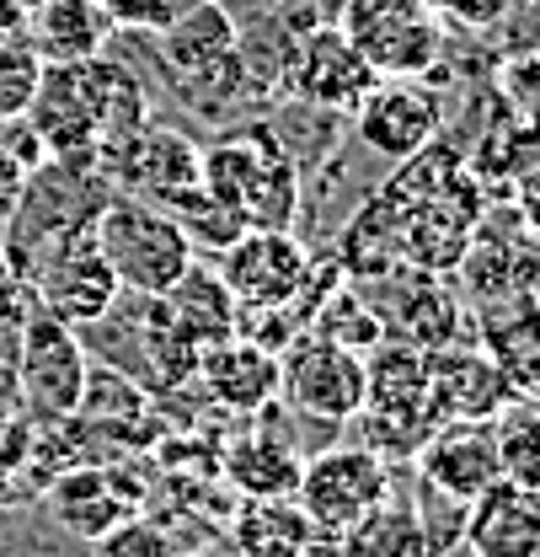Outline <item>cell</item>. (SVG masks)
Returning <instances> with one entry per match:
<instances>
[{
	"label": "cell",
	"instance_id": "cb8c5ba5",
	"mask_svg": "<svg viewBox=\"0 0 540 557\" xmlns=\"http://www.w3.org/2000/svg\"><path fill=\"white\" fill-rule=\"evenodd\" d=\"M49 504H54V520L80 542H97L102 531H113L118 520L135 515V498L113 483V472H97V467L65 472L49 493Z\"/></svg>",
	"mask_w": 540,
	"mask_h": 557
},
{
	"label": "cell",
	"instance_id": "e0dca14e",
	"mask_svg": "<svg viewBox=\"0 0 540 557\" xmlns=\"http://www.w3.org/2000/svg\"><path fill=\"white\" fill-rule=\"evenodd\" d=\"M423 359H428V408H434L439 423H450V418H498L514 403L503 370L487 359L481 344L450 338L439 348H423Z\"/></svg>",
	"mask_w": 540,
	"mask_h": 557
},
{
	"label": "cell",
	"instance_id": "f35d334b",
	"mask_svg": "<svg viewBox=\"0 0 540 557\" xmlns=\"http://www.w3.org/2000/svg\"><path fill=\"white\" fill-rule=\"evenodd\" d=\"M11 33H27V5L22 0H0V38Z\"/></svg>",
	"mask_w": 540,
	"mask_h": 557
},
{
	"label": "cell",
	"instance_id": "277c9868",
	"mask_svg": "<svg viewBox=\"0 0 540 557\" xmlns=\"http://www.w3.org/2000/svg\"><path fill=\"white\" fill-rule=\"evenodd\" d=\"M230 300L241 306V317H258V311H294L300 327H305V284H311V252L300 247L294 231H241L219 258H209Z\"/></svg>",
	"mask_w": 540,
	"mask_h": 557
},
{
	"label": "cell",
	"instance_id": "8fae6325",
	"mask_svg": "<svg viewBox=\"0 0 540 557\" xmlns=\"http://www.w3.org/2000/svg\"><path fill=\"white\" fill-rule=\"evenodd\" d=\"M353 129H359L364 150H375L386 161H406V156H417L423 145L439 139L444 102L423 81H375L364 91V102L353 108Z\"/></svg>",
	"mask_w": 540,
	"mask_h": 557
},
{
	"label": "cell",
	"instance_id": "8d00e7d4",
	"mask_svg": "<svg viewBox=\"0 0 540 557\" xmlns=\"http://www.w3.org/2000/svg\"><path fill=\"white\" fill-rule=\"evenodd\" d=\"M300 557H364L359 553V536L353 531H327V525H311V542Z\"/></svg>",
	"mask_w": 540,
	"mask_h": 557
},
{
	"label": "cell",
	"instance_id": "3957f363",
	"mask_svg": "<svg viewBox=\"0 0 540 557\" xmlns=\"http://www.w3.org/2000/svg\"><path fill=\"white\" fill-rule=\"evenodd\" d=\"M359 423L369 429V450L386 461L417 456V445L439 429L428 408V359L417 344L380 338L364 354V408Z\"/></svg>",
	"mask_w": 540,
	"mask_h": 557
},
{
	"label": "cell",
	"instance_id": "5b68a950",
	"mask_svg": "<svg viewBox=\"0 0 540 557\" xmlns=\"http://www.w3.org/2000/svg\"><path fill=\"white\" fill-rule=\"evenodd\" d=\"M278 397L300 418L348 423L364 408V354L332 344L322 333H294L278 348Z\"/></svg>",
	"mask_w": 540,
	"mask_h": 557
},
{
	"label": "cell",
	"instance_id": "60d3db41",
	"mask_svg": "<svg viewBox=\"0 0 540 557\" xmlns=\"http://www.w3.org/2000/svg\"><path fill=\"white\" fill-rule=\"evenodd\" d=\"M22 5H27V16H33V11H38V5H49V0H22Z\"/></svg>",
	"mask_w": 540,
	"mask_h": 557
},
{
	"label": "cell",
	"instance_id": "7c38bea8",
	"mask_svg": "<svg viewBox=\"0 0 540 557\" xmlns=\"http://www.w3.org/2000/svg\"><path fill=\"white\" fill-rule=\"evenodd\" d=\"M289 91L305 102V108H322V113H353L364 102V91L380 81L369 60L353 49V38L342 33L338 22L327 27H311L294 54H289Z\"/></svg>",
	"mask_w": 540,
	"mask_h": 557
},
{
	"label": "cell",
	"instance_id": "4fadbf2b",
	"mask_svg": "<svg viewBox=\"0 0 540 557\" xmlns=\"http://www.w3.org/2000/svg\"><path fill=\"white\" fill-rule=\"evenodd\" d=\"M22 124L33 129L38 150L54 161H97V102H91L86 60L43 65V81H38Z\"/></svg>",
	"mask_w": 540,
	"mask_h": 557
},
{
	"label": "cell",
	"instance_id": "d6a6232c",
	"mask_svg": "<svg viewBox=\"0 0 540 557\" xmlns=\"http://www.w3.org/2000/svg\"><path fill=\"white\" fill-rule=\"evenodd\" d=\"M412 509H417V525H423V536H428V557H450L466 542V509H472V504H461V498H450V493H439V487H428L417 478Z\"/></svg>",
	"mask_w": 540,
	"mask_h": 557
},
{
	"label": "cell",
	"instance_id": "30bf717a",
	"mask_svg": "<svg viewBox=\"0 0 540 557\" xmlns=\"http://www.w3.org/2000/svg\"><path fill=\"white\" fill-rule=\"evenodd\" d=\"M199 161H203V145H193L172 124H145L124 145L97 150V172L108 177V188L150 199V205H161L166 194H177L188 183H199Z\"/></svg>",
	"mask_w": 540,
	"mask_h": 557
},
{
	"label": "cell",
	"instance_id": "6da1fadb",
	"mask_svg": "<svg viewBox=\"0 0 540 557\" xmlns=\"http://www.w3.org/2000/svg\"><path fill=\"white\" fill-rule=\"evenodd\" d=\"M199 183L241 214L247 231H294L300 166L268 124H241L203 145Z\"/></svg>",
	"mask_w": 540,
	"mask_h": 557
},
{
	"label": "cell",
	"instance_id": "4dcf8cb0",
	"mask_svg": "<svg viewBox=\"0 0 540 557\" xmlns=\"http://www.w3.org/2000/svg\"><path fill=\"white\" fill-rule=\"evenodd\" d=\"M492 434H498L503 478L540 493V408L536 403H508L503 413L492 418Z\"/></svg>",
	"mask_w": 540,
	"mask_h": 557
},
{
	"label": "cell",
	"instance_id": "8992f818",
	"mask_svg": "<svg viewBox=\"0 0 540 557\" xmlns=\"http://www.w3.org/2000/svg\"><path fill=\"white\" fill-rule=\"evenodd\" d=\"M342 33L369 60L380 81H423L444 54V33L434 22V5H375V0H342Z\"/></svg>",
	"mask_w": 540,
	"mask_h": 557
},
{
	"label": "cell",
	"instance_id": "d4e9b609",
	"mask_svg": "<svg viewBox=\"0 0 540 557\" xmlns=\"http://www.w3.org/2000/svg\"><path fill=\"white\" fill-rule=\"evenodd\" d=\"M155 38H161V60L172 65L177 81H188V75H199V70L219 65L225 54L241 49L225 0H199L188 16H177V22H172L166 33H155Z\"/></svg>",
	"mask_w": 540,
	"mask_h": 557
},
{
	"label": "cell",
	"instance_id": "f1b7e54d",
	"mask_svg": "<svg viewBox=\"0 0 540 557\" xmlns=\"http://www.w3.org/2000/svg\"><path fill=\"white\" fill-rule=\"evenodd\" d=\"M305 327L322 333V338H332V344H342V348H353V354H369V348L386 338V322H380L375 300H364V289H353V284H338V289L311 311Z\"/></svg>",
	"mask_w": 540,
	"mask_h": 557
},
{
	"label": "cell",
	"instance_id": "4316f807",
	"mask_svg": "<svg viewBox=\"0 0 540 557\" xmlns=\"http://www.w3.org/2000/svg\"><path fill=\"white\" fill-rule=\"evenodd\" d=\"M311 542V515L294 498H247L230 520L236 557H300Z\"/></svg>",
	"mask_w": 540,
	"mask_h": 557
},
{
	"label": "cell",
	"instance_id": "484cf974",
	"mask_svg": "<svg viewBox=\"0 0 540 557\" xmlns=\"http://www.w3.org/2000/svg\"><path fill=\"white\" fill-rule=\"evenodd\" d=\"M86 81H91V102H97V150H113L150 124V97H145V86L129 65L91 54Z\"/></svg>",
	"mask_w": 540,
	"mask_h": 557
},
{
	"label": "cell",
	"instance_id": "7402d4cb",
	"mask_svg": "<svg viewBox=\"0 0 540 557\" xmlns=\"http://www.w3.org/2000/svg\"><path fill=\"white\" fill-rule=\"evenodd\" d=\"M33 49L43 54V65H75L91 54H108L113 22L102 11V0H49L27 16Z\"/></svg>",
	"mask_w": 540,
	"mask_h": 557
},
{
	"label": "cell",
	"instance_id": "52a82bcc",
	"mask_svg": "<svg viewBox=\"0 0 540 557\" xmlns=\"http://www.w3.org/2000/svg\"><path fill=\"white\" fill-rule=\"evenodd\" d=\"M27 284L38 289L43 311L60 317V322H70V327L102 322V317L118 306V295H124L118 278H113V269H108V258H102V247H97L91 220L75 225V231H65V236L33 263Z\"/></svg>",
	"mask_w": 540,
	"mask_h": 557
},
{
	"label": "cell",
	"instance_id": "1f68e13d",
	"mask_svg": "<svg viewBox=\"0 0 540 557\" xmlns=\"http://www.w3.org/2000/svg\"><path fill=\"white\" fill-rule=\"evenodd\" d=\"M38 81H43V54L33 49V38L27 33L0 38V124H11V119L27 113Z\"/></svg>",
	"mask_w": 540,
	"mask_h": 557
},
{
	"label": "cell",
	"instance_id": "603a6c76",
	"mask_svg": "<svg viewBox=\"0 0 540 557\" xmlns=\"http://www.w3.org/2000/svg\"><path fill=\"white\" fill-rule=\"evenodd\" d=\"M219 467H225V483L247 498H294L305 456L284 434H241L225 445Z\"/></svg>",
	"mask_w": 540,
	"mask_h": 557
},
{
	"label": "cell",
	"instance_id": "83f0119b",
	"mask_svg": "<svg viewBox=\"0 0 540 557\" xmlns=\"http://www.w3.org/2000/svg\"><path fill=\"white\" fill-rule=\"evenodd\" d=\"M161 209L188 231V242H193V252L199 258H219L247 225H241V214L230 205H219L203 183H188V188H177V194H166L161 199Z\"/></svg>",
	"mask_w": 540,
	"mask_h": 557
},
{
	"label": "cell",
	"instance_id": "9a60e30c",
	"mask_svg": "<svg viewBox=\"0 0 540 557\" xmlns=\"http://www.w3.org/2000/svg\"><path fill=\"white\" fill-rule=\"evenodd\" d=\"M417 478L461 504H472L476 493L503 478V461H498V434H492V418H450L439 423L423 445H417Z\"/></svg>",
	"mask_w": 540,
	"mask_h": 557
},
{
	"label": "cell",
	"instance_id": "ffe728a7",
	"mask_svg": "<svg viewBox=\"0 0 540 557\" xmlns=\"http://www.w3.org/2000/svg\"><path fill=\"white\" fill-rule=\"evenodd\" d=\"M461 547L472 557H540V493L498 478L472 498Z\"/></svg>",
	"mask_w": 540,
	"mask_h": 557
},
{
	"label": "cell",
	"instance_id": "d6986e66",
	"mask_svg": "<svg viewBox=\"0 0 540 557\" xmlns=\"http://www.w3.org/2000/svg\"><path fill=\"white\" fill-rule=\"evenodd\" d=\"M199 386L203 397L225 413H263L278 397V354L247 333H230L219 344L199 348Z\"/></svg>",
	"mask_w": 540,
	"mask_h": 557
},
{
	"label": "cell",
	"instance_id": "7a4b0ae2",
	"mask_svg": "<svg viewBox=\"0 0 540 557\" xmlns=\"http://www.w3.org/2000/svg\"><path fill=\"white\" fill-rule=\"evenodd\" d=\"M91 231H97V247H102L108 269L118 278V289H129L139 300L166 295L177 278L199 263L188 231L161 205L135 199V194H108L102 209H97V220H91Z\"/></svg>",
	"mask_w": 540,
	"mask_h": 557
},
{
	"label": "cell",
	"instance_id": "ac0fdd59",
	"mask_svg": "<svg viewBox=\"0 0 540 557\" xmlns=\"http://www.w3.org/2000/svg\"><path fill=\"white\" fill-rule=\"evenodd\" d=\"M461 284L472 300H498V295H525L540 289V236L525 225V214L503 231L498 220H476L472 247L461 258Z\"/></svg>",
	"mask_w": 540,
	"mask_h": 557
},
{
	"label": "cell",
	"instance_id": "9c48e42d",
	"mask_svg": "<svg viewBox=\"0 0 540 557\" xmlns=\"http://www.w3.org/2000/svg\"><path fill=\"white\" fill-rule=\"evenodd\" d=\"M86 348L75 338V327L60 317H33L22 327L16 344V386L27 397V408L38 418H70L80 413V392H86Z\"/></svg>",
	"mask_w": 540,
	"mask_h": 557
},
{
	"label": "cell",
	"instance_id": "74e56055",
	"mask_svg": "<svg viewBox=\"0 0 540 557\" xmlns=\"http://www.w3.org/2000/svg\"><path fill=\"white\" fill-rule=\"evenodd\" d=\"M519 209H525V225L540 231V166L525 172V188H519Z\"/></svg>",
	"mask_w": 540,
	"mask_h": 557
},
{
	"label": "cell",
	"instance_id": "b9f144b4",
	"mask_svg": "<svg viewBox=\"0 0 540 557\" xmlns=\"http://www.w3.org/2000/svg\"><path fill=\"white\" fill-rule=\"evenodd\" d=\"M172 557H209V553H172Z\"/></svg>",
	"mask_w": 540,
	"mask_h": 557
},
{
	"label": "cell",
	"instance_id": "2e32d148",
	"mask_svg": "<svg viewBox=\"0 0 540 557\" xmlns=\"http://www.w3.org/2000/svg\"><path fill=\"white\" fill-rule=\"evenodd\" d=\"M476 338L487 359L503 370L514 403L540 408V289L476 300Z\"/></svg>",
	"mask_w": 540,
	"mask_h": 557
},
{
	"label": "cell",
	"instance_id": "44dd1931",
	"mask_svg": "<svg viewBox=\"0 0 540 557\" xmlns=\"http://www.w3.org/2000/svg\"><path fill=\"white\" fill-rule=\"evenodd\" d=\"M161 306H166L172 327L193 348H209V344H219V338H230V333H241V306L230 300L219 269L203 263V258L161 295Z\"/></svg>",
	"mask_w": 540,
	"mask_h": 557
},
{
	"label": "cell",
	"instance_id": "5bb4252c",
	"mask_svg": "<svg viewBox=\"0 0 540 557\" xmlns=\"http://www.w3.org/2000/svg\"><path fill=\"white\" fill-rule=\"evenodd\" d=\"M375 284V311L386 322V338H402V344H417V348H439L450 338H461V300L450 295L444 274H428V269H406L397 263L391 274L380 278H364Z\"/></svg>",
	"mask_w": 540,
	"mask_h": 557
},
{
	"label": "cell",
	"instance_id": "ab89813d",
	"mask_svg": "<svg viewBox=\"0 0 540 557\" xmlns=\"http://www.w3.org/2000/svg\"><path fill=\"white\" fill-rule=\"evenodd\" d=\"M16 284H22V278L11 274V269H5V258H0V300H5V295H11V289H16Z\"/></svg>",
	"mask_w": 540,
	"mask_h": 557
},
{
	"label": "cell",
	"instance_id": "d590c367",
	"mask_svg": "<svg viewBox=\"0 0 540 557\" xmlns=\"http://www.w3.org/2000/svg\"><path fill=\"white\" fill-rule=\"evenodd\" d=\"M428 5H439L444 16H455V22H466V27H498L514 0H428Z\"/></svg>",
	"mask_w": 540,
	"mask_h": 557
},
{
	"label": "cell",
	"instance_id": "ba28073f",
	"mask_svg": "<svg viewBox=\"0 0 540 557\" xmlns=\"http://www.w3.org/2000/svg\"><path fill=\"white\" fill-rule=\"evenodd\" d=\"M391 493V461L369 445H332L300 467L294 504L311 515V525L353 531L380 498Z\"/></svg>",
	"mask_w": 540,
	"mask_h": 557
},
{
	"label": "cell",
	"instance_id": "e575fe53",
	"mask_svg": "<svg viewBox=\"0 0 540 557\" xmlns=\"http://www.w3.org/2000/svg\"><path fill=\"white\" fill-rule=\"evenodd\" d=\"M199 0H102L108 22L124 33H166L177 16H188Z\"/></svg>",
	"mask_w": 540,
	"mask_h": 557
},
{
	"label": "cell",
	"instance_id": "f546056e",
	"mask_svg": "<svg viewBox=\"0 0 540 557\" xmlns=\"http://www.w3.org/2000/svg\"><path fill=\"white\" fill-rule=\"evenodd\" d=\"M353 536H359L364 557H428V536L417 525V509L406 498H397V487L353 525Z\"/></svg>",
	"mask_w": 540,
	"mask_h": 557
},
{
	"label": "cell",
	"instance_id": "836d02e7",
	"mask_svg": "<svg viewBox=\"0 0 540 557\" xmlns=\"http://www.w3.org/2000/svg\"><path fill=\"white\" fill-rule=\"evenodd\" d=\"M91 547H97V557H172L177 553V542L155 520H135V515L118 520L113 531H102Z\"/></svg>",
	"mask_w": 540,
	"mask_h": 557
}]
</instances>
